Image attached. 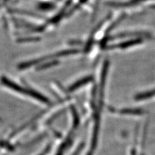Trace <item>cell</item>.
<instances>
[{"label": "cell", "mask_w": 155, "mask_h": 155, "mask_svg": "<svg viewBox=\"0 0 155 155\" xmlns=\"http://www.w3.org/2000/svg\"><path fill=\"white\" fill-rule=\"evenodd\" d=\"M142 42V40H139V39H137V40H131V41H125L124 43H120V44L118 45H116L113 46V48L115 47H118V48H126V47H128L129 46H132L134 45H137L138 44V43H140Z\"/></svg>", "instance_id": "6da1fadb"}, {"label": "cell", "mask_w": 155, "mask_h": 155, "mask_svg": "<svg viewBox=\"0 0 155 155\" xmlns=\"http://www.w3.org/2000/svg\"><path fill=\"white\" fill-rule=\"evenodd\" d=\"M91 80L90 78H87L83 79V80H81L80 81H79L78 82H76V84H74L73 85H72L70 87V91H74L75 89H78V87H80V86L84 85L88 83V82Z\"/></svg>", "instance_id": "7a4b0ae2"}, {"label": "cell", "mask_w": 155, "mask_h": 155, "mask_svg": "<svg viewBox=\"0 0 155 155\" xmlns=\"http://www.w3.org/2000/svg\"><path fill=\"white\" fill-rule=\"evenodd\" d=\"M86 1H87V0H80V2H79V3H78V5L76 6V7H74V10H75L77 7H78L79 6H80V5H81V4H83V3H85V2H86Z\"/></svg>", "instance_id": "3957f363"}]
</instances>
